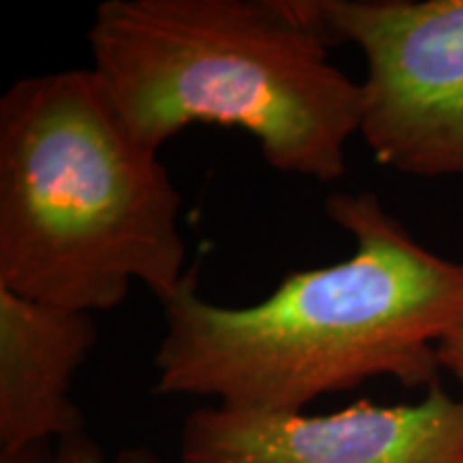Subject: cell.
<instances>
[{
  "label": "cell",
  "mask_w": 463,
  "mask_h": 463,
  "mask_svg": "<svg viewBox=\"0 0 463 463\" xmlns=\"http://www.w3.org/2000/svg\"><path fill=\"white\" fill-rule=\"evenodd\" d=\"M56 455L62 463H106L101 449L84 433L58 442ZM114 463H159V459L148 449H129L116 457Z\"/></svg>",
  "instance_id": "cell-7"
},
{
  "label": "cell",
  "mask_w": 463,
  "mask_h": 463,
  "mask_svg": "<svg viewBox=\"0 0 463 463\" xmlns=\"http://www.w3.org/2000/svg\"><path fill=\"white\" fill-rule=\"evenodd\" d=\"M438 364L463 384V320L439 341Z\"/></svg>",
  "instance_id": "cell-8"
},
{
  "label": "cell",
  "mask_w": 463,
  "mask_h": 463,
  "mask_svg": "<svg viewBox=\"0 0 463 463\" xmlns=\"http://www.w3.org/2000/svg\"><path fill=\"white\" fill-rule=\"evenodd\" d=\"M181 463H463V399L438 384L416 403L363 399L339 412H245L222 405L183 422Z\"/></svg>",
  "instance_id": "cell-5"
},
{
  "label": "cell",
  "mask_w": 463,
  "mask_h": 463,
  "mask_svg": "<svg viewBox=\"0 0 463 463\" xmlns=\"http://www.w3.org/2000/svg\"><path fill=\"white\" fill-rule=\"evenodd\" d=\"M181 195L92 69L22 78L0 99V288L114 309L142 283L187 286Z\"/></svg>",
  "instance_id": "cell-2"
},
{
  "label": "cell",
  "mask_w": 463,
  "mask_h": 463,
  "mask_svg": "<svg viewBox=\"0 0 463 463\" xmlns=\"http://www.w3.org/2000/svg\"><path fill=\"white\" fill-rule=\"evenodd\" d=\"M99 75L142 144L191 125L251 133L275 170L331 183L363 123L314 0H106L89 28Z\"/></svg>",
  "instance_id": "cell-3"
},
{
  "label": "cell",
  "mask_w": 463,
  "mask_h": 463,
  "mask_svg": "<svg viewBox=\"0 0 463 463\" xmlns=\"http://www.w3.org/2000/svg\"><path fill=\"white\" fill-rule=\"evenodd\" d=\"M364 58L361 136L382 165L463 176V0H314Z\"/></svg>",
  "instance_id": "cell-4"
},
{
  "label": "cell",
  "mask_w": 463,
  "mask_h": 463,
  "mask_svg": "<svg viewBox=\"0 0 463 463\" xmlns=\"http://www.w3.org/2000/svg\"><path fill=\"white\" fill-rule=\"evenodd\" d=\"M95 341L92 314L0 288V457L84 433L71 382Z\"/></svg>",
  "instance_id": "cell-6"
},
{
  "label": "cell",
  "mask_w": 463,
  "mask_h": 463,
  "mask_svg": "<svg viewBox=\"0 0 463 463\" xmlns=\"http://www.w3.org/2000/svg\"><path fill=\"white\" fill-rule=\"evenodd\" d=\"M0 463H62V461L58 459L56 453H50L48 447H39V449L24 450V453L0 457Z\"/></svg>",
  "instance_id": "cell-9"
},
{
  "label": "cell",
  "mask_w": 463,
  "mask_h": 463,
  "mask_svg": "<svg viewBox=\"0 0 463 463\" xmlns=\"http://www.w3.org/2000/svg\"><path fill=\"white\" fill-rule=\"evenodd\" d=\"M326 215L354 239V253L288 275L256 305L208 303L191 275L164 305L155 392L303 412L372 378L438 384V345L463 320V264L416 242L369 191L331 194Z\"/></svg>",
  "instance_id": "cell-1"
}]
</instances>
